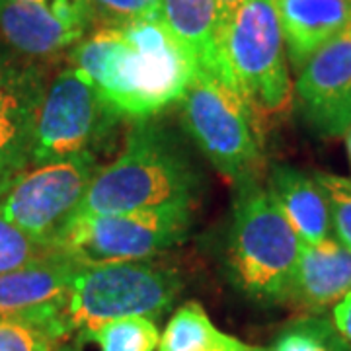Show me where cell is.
Here are the masks:
<instances>
[{"mask_svg":"<svg viewBox=\"0 0 351 351\" xmlns=\"http://www.w3.org/2000/svg\"><path fill=\"white\" fill-rule=\"evenodd\" d=\"M69 61L125 121L156 117L178 104L193 75L160 18L96 27Z\"/></svg>","mask_w":351,"mask_h":351,"instance_id":"1","label":"cell"},{"mask_svg":"<svg viewBox=\"0 0 351 351\" xmlns=\"http://www.w3.org/2000/svg\"><path fill=\"white\" fill-rule=\"evenodd\" d=\"M201 189L203 176L184 138L156 115L131 121L117 158L94 176L76 215L193 209Z\"/></svg>","mask_w":351,"mask_h":351,"instance_id":"2","label":"cell"},{"mask_svg":"<svg viewBox=\"0 0 351 351\" xmlns=\"http://www.w3.org/2000/svg\"><path fill=\"white\" fill-rule=\"evenodd\" d=\"M234 188L226 244L230 281L254 301L285 302L302 248L301 237L258 178Z\"/></svg>","mask_w":351,"mask_h":351,"instance_id":"3","label":"cell"},{"mask_svg":"<svg viewBox=\"0 0 351 351\" xmlns=\"http://www.w3.org/2000/svg\"><path fill=\"white\" fill-rule=\"evenodd\" d=\"M176 106L182 129L225 180L237 186L258 178L262 129L239 88L193 71Z\"/></svg>","mask_w":351,"mask_h":351,"instance_id":"4","label":"cell"},{"mask_svg":"<svg viewBox=\"0 0 351 351\" xmlns=\"http://www.w3.org/2000/svg\"><path fill=\"white\" fill-rule=\"evenodd\" d=\"M225 55L260 129L285 117L295 100L274 0H244L225 29Z\"/></svg>","mask_w":351,"mask_h":351,"instance_id":"5","label":"cell"},{"mask_svg":"<svg viewBox=\"0 0 351 351\" xmlns=\"http://www.w3.org/2000/svg\"><path fill=\"white\" fill-rule=\"evenodd\" d=\"M180 291L178 269L152 260L80 267L69 295L66 322L71 332L84 334L129 316L158 318L172 308Z\"/></svg>","mask_w":351,"mask_h":351,"instance_id":"6","label":"cell"},{"mask_svg":"<svg viewBox=\"0 0 351 351\" xmlns=\"http://www.w3.org/2000/svg\"><path fill=\"white\" fill-rule=\"evenodd\" d=\"M191 217L186 207L75 215L51 248L78 267L154 260L186 240Z\"/></svg>","mask_w":351,"mask_h":351,"instance_id":"7","label":"cell"},{"mask_svg":"<svg viewBox=\"0 0 351 351\" xmlns=\"http://www.w3.org/2000/svg\"><path fill=\"white\" fill-rule=\"evenodd\" d=\"M125 119L113 110L75 66L53 76L34 125L32 164L55 162L78 154L100 158L112 149Z\"/></svg>","mask_w":351,"mask_h":351,"instance_id":"8","label":"cell"},{"mask_svg":"<svg viewBox=\"0 0 351 351\" xmlns=\"http://www.w3.org/2000/svg\"><path fill=\"white\" fill-rule=\"evenodd\" d=\"M100 168V158L92 154L32 166L16 176L0 195V215L29 239L51 248L76 215Z\"/></svg>","mask_w":351,"mask_h":351,"instance_id":"9","label":"cell"},{"mask_svg":"<svg viewBox=\"0 0 351 351\" xmlns=\"http://www.w3.org/2000/svg\"><path fill=\"white\" fill-rule=\"evenodd\" d=\"M96 27L88 0H0V39L36 63L69 55Z\"/></svg>","mask_w":351,"mask_h":351,"instance_id":"10","label":"cell"},{"mask_svg":"<svg viewBox=\"0 0 351 351\" xmlns=\"http://www.w3.org/2000/svg\"><path fill=\"white\" fill-rule=\"evenodd\" d=\"M295 100L311 129L324 137L346 135L351 127V24L302 64Z\"/></svg>","mask_w":351,"mask_h":351,"instance_id":"11","label":"cell"},{"mask_svg":"<svg viewBox=\"0 0 351 351\" xmlns=\"http://www.w3.org/2000/svg\"><path fill=\"white\" fill-rule=\"evenodd\" d=\"M78 269L76 263L53 252L47 258L0 274V316L29 320L64 339L71 334L66 304Z\"/></svg>","mask_w":351,"mask_h":351,"instance_id":"12","label":"cell"},{"mask_svg":"<svg viewBox=\"0 0 351 351\" xmlns=\"http://www.w3.org/2000/svg\"><path fill=\"white\" fill-rule=\"evenodd\" d=\"M158 18L188 55L193 71L237 88L226 63L225 25L215 0H158Z\"/></svg>","mask_w":351,"mask_h":351,"instance_id":"13","label":"cell"},{"mask_svg":"<svg viewBox=\"0 0 351 351\" xmlns=\"http://www.w3.org/2000/svg\"><path fill=\"white\" fill-rule=\"evenodd\" d=\"M351 291V252L334 237L302 242L287 301L308 313H322Z\"/></svg>","mask_w":351,"mask_h":351,"instance_id":"14","label":"cell"},{"mask_svg":"<svg viewBox=\"0 0 351 351\" xmlns=\"http://www.w3.org/2000/svg\"><path fill=\"white\" fill-rule=\"evenodd\" d=\"M287 61L301 66L351 24V0H274Z\"/></svg>","mask_w":351,"mask_h":351,"instance_id":"15","label":"cell"},{"mask_svg":"<svg viewBox=\"0 0 351 351\" xmlns=\"http://www.w3.org/2000/svg\"><path fill=\"white\" fill-rule=\"evenodd\" d=\"M265 189L304 244H318L334 237L326 195L314 176L289 164H274Z\"/></svg>","mask_w":351,"mask_h":351,"instance_id":"16","label":"cell"},{"mask_svg":"<svg viewBox=\"0 0 351 351\" xmlns=\"http://www.w3.org/2000/svg\"><path fill=\"white\" fill-rule=\"evenodd\" d=\"M47 84L43 63L0 47V121L36 123Z\"/></svg>","mask_w":351,"mask_h":351,"instance_id":"17","label":"cell"},{"mask_svg":"<svg viewBox=\"0 0 351 351\" xmlns=\"http://www.w3.org/2000/svg\"><path fill=\"white\" fill-rule=\"evenodd\" d=\"M156 351H267L215 326L197 301L182 304L168 320Z\"/></svg>","mask_w":351,"mask_h":351,"instance_id":"18","label":"cell"},{"mask_svg":"<svg viewBox=\"0 0 351 351\" xmlns=\"http://www.w3.org/2000/svg\"><path fill=\"white\" fill-rule=\"evenodd\" d=\"M80 341H92L100 351H156L160 332L149 316H129L78 334Z\"/></svg>","mask_w":351,"mask_h":351,"instance_id":"19","label":"cell"},{"mask_svg":"<svg viewBox=\"0 0 351 351\" xmlns=\"http://www.w3.org/2000/svg\"><path fill=\"white\" fill-rule=\"evenodd\" d=\"M267 351H351V348L326 318L308 316L291 322Z\"/></svg>","mask_w":351,"mask_h":351,"instance_id":"20","label":"cell"},{"mask_svg":"<svg viewBox=\"0 0 351 351\" xmlns=\"http://www.w3.org/2000/svg\"><path fill=\"white\" fill-rule=\"evenodd\" d=\"M314 180L326 195L334 239L351 252V180L328 172H316Z\"/></svg>","mask_w":351,"mask_h":351,"instance_id":"21","label":"cell"},{"mask_svg":"<svg viewBox=\"0 0 351 351\" xmlns=\"http://www.w3.org/2000/svg\"><path fill=\"white\" fill-rule=\"evenodd\" d=\"M61 336L22 318L0 316V351H53Z\"/></svg>","mask_w":351,"mask_h":351,"instance_id":"22","label":"cell"},{"mask_svg":"<svg viewBox=\"0 0 351 351\" xmlns=\"http://www.w3.org/2000/svg\"><path fill=\"white\" fill-rule=\"evenodd\" d=\"M34 125L0 121V174L18 176L32 164Z\"/></svg>","mask_w":351,"mask_h":351,"instance_id":"23","label":"cell"},{"mask_svg":"<svg viewBox=\"0 0 351 351\" xmlns=\"http://www.w3.org/2000/svg\"><path fill=\"white\" fill-rule=\"evenodd\" d=\"M53 250L29 239L0 215V274L24 267L27 263L51 256Z\"/></svg>","mask_w":351,"mask_h":351,"instance_id":"24","label":"cell"},{"mask_svg":"<svg viewBox=\"0 0 351 351\" xmlns=\"http://www.w3.org/2000/svg\"><path fill=\"white\" fill-rule=\"evenodd\" d=\"M88 6L96 27H119L143 18H158V0H88Z\"/></svg>","mask_w":351,"mask_h":351,"instance_id":"25","label":"cell"},{"mask_svg":"<svg viewBox=\"0 0 351 351\" xmlns=\"http://www.w3.org/2000/svg\"><path fill=\"white\" fill-rule=\"evenodd\" d=\"M332 318H334V328L351 348V291L341 301L334 304Z\"/></svg>","mask_w":351,"mask_h":351,"instance_id":"26","label":"cell"},{"mask_svg":"<svg viewBox=\"0 0 351 351\" xmlns=\"http://www.w3.org/2000/svg\"><path fill=\"white\" fill-rule=\"evenodd\" d=\"M244 0H215L217 8H219V16H221V22L225 25L230 22V18L234 16V12L239 10V6L242 4Z\"/></svg>","mask_w":351,"mask_h":351,"instance_id":"27","label":"cell"},{"mask_svg":"<svg viewBox=\"0 0 351 351\" xmlns=\"http://www.w3.org/2000/svg\"><path fill=\"white\" fill-rule=\"evenodd\" d=\"M14 178H16V176L12 174H0V195H2L6 189L10 188V184L14 182Z\"/></svg>","mask_w":351,"mask_h":351,"instance_id":"28","label":"cell"},{"mask_svg":"<svg viewBox=\"0 0 351 351\" xmlns=\"http://www.w3.org/2000/svg\"><path fill=\"white\" fill-rule=\"evenodd\" d=\"M346 147H348V156H350V162H351V127H350V131L346 133Z\"/></svg>","mask_w":351,"mask_h":351,"instance_id":"29","label":"cell"},{"mask_svg":"<svg viewBox=\"0 0 351 351\" xmlns=\"http://www.w3.org/2000/svg\"><path fill=\"white\" fill-rule=\"evenodd\" d=\"M57 351H80V350H76V348H73V346H63L61 350H57Z\"/></svg>","mask_w":351,"mask_h":351,"instance_id":"30","label":"cell"},{"mask_svg":"<svg viewBox=\"0 0 351 351\" xmlns=\"http://www.w3.org/2000/svg\"><path fill=\"white\" fill-rule=\"evenodd\" d=\"M45 2H47V0H45Z\"/></svg>","mask_w":351,"mask_h":351,"instance_id":"31","label":"cell"}]
</instances>
